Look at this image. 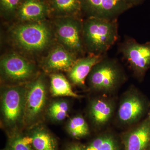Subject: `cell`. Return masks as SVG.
Returning a JSON list of instances; mask_svg holds the SVG:
<instances>
[{
    "mask_svg": "<svg viewBox=\"0 0 150 150\" xmlns=\"http://www.w3.org/2000/svg\"><path fill=\"white\" fill-rule=\"evenodd\" d=\"M144 110L142 100L136 96H131L121 103L118 110V117L122 122L130 123L139 118Z\"/></svg>",
    "mask_w": 150,
    "mask_h": 150,
    "instance_id": "obj_14",
    "label": "cell"
},
{
    "mask_svg": "<svg viewBox=\"0 0 150 150\" xmlns=\"http://www.w3.org/2000/svg\"><path fill=\"white\" fill-rule=\"evenodd\" d=\"M78 56L61 44L54 46L43 59V67L48 72L69 71Z\"/></svg>",
    "mask_w": 150,
    "mask_h": 150,
    "instance_id": "obj_10",
    "label": "cell"
},
{
    "mask_svg": "<svg viewBox=\"0 0 150 150\" xmlns=\"http://www.w3.org/2000/svg\"><path fill=\"white\" fill-rule=\"evenodd\" d=\"M10 35L18 48L30 54L46 49L52 43L53 36L52 28L45 21L20 23L12 27Z\"/></svg>",
    "mask_w": 150,
    "mask_h": 150,
    "instance_id": "obj_2",
    "label": "cell"
},
{
    "mask_svg": "<svg viewBox=\"0 0 150 150\" xmlns=\"http://www.w3.org/2000/svg\"><path fill=\"white\" fill-rule=\"evenodd\" d=\"M105 56V55L89 54L86 57L79 58L68 71V76L70 80L76 85L83 86L86 78L89 74L94 66Z\"/></svg>",
    "mask_w": 150,
    "mask_h": 150,
    "instance_id": "obj_12",
    "label": "cell"
},
{
    "mask_svg": "<svg viewBox=\"0 0 150 150\" xmlns=\"http://www.w3.org/2000/svg\"><path fill=\"white\" fill-rule=\"evenodd\" d=\"M51 91L55 96H70L80 97L73 91L71 85L64 75L59 74H52L51 76Z\"/></svg>",
    "mask_w": 150,
    "mask_h": 150,
    "instance_id": "obj_16",
    "label": "cell"
},
{
    "mask_svg": "<svg viewBox=\"0 0 150 150\" xmlns=\"http://www.w3.org/2000/svg\"><path fill=\"white\" fill-rule=\"evenodd\" d=\"M83 35L89 54L105 55L118 40L117 19L87 18L83 23Z\"/></svg>",
    "mask_w": 150,
    "mask_h": 150,
    "instance_id": "obj_1",
    "label": "cell"
},
{
    "mask_svg": "<svg viewBox=\"0 0 150 150\" xmlns=\"http://www.w3.org/2000/svg\"><path fill=\"white\" fill-rule=\"evenodd\" d=\"M125 150H149L150 148V122L146 121L130 132L124 140Z\"/></svg>",
    "mask_w": 150,
    "mask_h": 150,
    "instance_id": "obj_13",
    "label": "cell"
},
{
    "mask_svg": "<svg viewBox=\"0 0 150 150\" xmlns=\"http://www.w3.org/2000/svg\"><path fill=\"white\" fill-rule=\"evenodd\" d=\"M86 149V150H118L115 140L108 136L96 138Z\"/></svg>",
    "mask_w": 150,
    "mask_h": 150,
    "instance_id": "obj_20",
    "label": "cell"
},
{
    "mask_svg": "<svg viewBox=\"0 0 150 150\" xmlns=\"http://www.w3.org/2000/svg\"><path fill=\"white\" fill-rule=\"evenodd\" d=\"M112 109L108 103L97 100L93 103L91 108V113L95 122L103 124L108 121L112 115Z\"/></svg>",
    "mask_w": 150,
    "mask_h": 150,
    "instance_id": "obj_18",
    "label": "cell"
},
{
    "mask_svg": "<svg viewBox=\"0 0 150 150\" xmlns=\"http://www.w3.org/2000/svg\"><path fill=\"white\" fill-rule=\"evenodd\" d=\"M50 12L59 17L79 16L82 12L79 0H51Z\"/></svg>",
    "mask_w": 150,
    "mask_h": 150,
    "instance_id": "obj_15",
    "label": "cell"
},
{
    "mask_svg": "<svg viewBox=\"0 0 150 150\" xmlns=\"http://www.w3.org/2000/svg\"><path fill=\"white\" fill-rule=\"evenodd\" d=\"M67 150H86V149L80 145L73 144L70 146Z\"/></svg>",
    "mask_w": 150,
    "mask_h": 150,
    "instance_id": "obj_25",
    "label": "cell"
},
{
    "mask_svg": "<svg viewBox=\"0 0 150 150\" xmlns=\"http://www.w3.org/2000/svg\"><path fill=\"white\" fill-rule=\"evenodd\" d=\"M1 74L12 81H22L32 77L35 67L31 62L16 53L7 54L1 60Z\"/></svg>",
    "mask_w": 150,
    "mask_h": 150,
    "instance_id": "obj_8",
    "label": "cell"
},
{
    "mask_svg": "<svg viewBox=\"0 0 150 150\" xmlns=\"http://www.w3.org/2000/svg\"><path fill=\"white\" fill-rule=\"evenodd\" d=\"M68 129L71 136L77 139L85 137L89 133L87 123L83 117L79 116L74 117L70 120Z\"/></svg>",
    "mask_w": 150,
    "mask_h": 150,
    "instance_id": "obj_19",
    "label": "cell"
},
{
    "mask_svg": "<svg viewBox=\"0 0 150 150\" xmlns=\"http://www.w3.org/2000/svg\"><path fill=\"white\" fill-rule=\"evenodd\" d=\"M145 0H125L131 7L139 5L144 2Z\"/></svg>",
    "mask_w": 150,
    "mask_h": 150,
    "instance_id": "obj_24",
    "label": "cell"
},
{
    "mask_svg": "<svg viewBox=\"0 0 150 150\" xmlns=\"http://www.w3.org/2000/svg\"><path fill=\"white\" fill-rule=\"evenodd\" d=\"M69 108L67 103L64 101H56L50 106L49 113L54 120L63 121L67 117Z\"/></svg>",
    "mask_w": 150,
    "mask_h": 150,
    "instance_id": "obj_22",
    "label": "cell"
},
{
    "mask_svg": "<svg viewBox=\"0 0 150 150\" xmlns=\"http://www.w3.org/2000/svg\"><path fill=\"white\" fill-rule=\"evenodd\" d=\"M50 12L49 5L41 0H23L15 16L20 23L44 21Z\"/></svg>",
    "mask_w": 150,
    "mask_h": 150,
    "instance_id": "obj_11",
    "label": "cell"
},
{
    "mask_svg": "<svg viewBox=\"0 0 150 150\" xmlns=\"http://www.w3.org/2000/svg\"><path fill=\"white\" fill-rule=\"evenodd\" d=\"M55 35L60 44L77 56L86 51L83 35V21L79 16L57 17L54 22Z\"/></svg>",
    "mask_w": 150,
    "mask_h": 150,
    "instance_id": "obj_3",
    "label": "cell"
},
{
    "mask_svg": "<svg viewBox=\"0 0 150 150\" xmlns=\"http://www.w3.org/2000/svg\"><path fill=\"white\" fill-rule=\"evenodd\" d=\"M87 18L116 19L131 8L125 0H79Z\"/></svg>",
    "mask_w": 150,
    "mask_h": 150,
    "instance_id": "obj_6",
    "label": "cell"
},
{
    "mask_svg": "<svg viewBox=\"0 0 150 150\" xmlns=\"http://www.w3.org/2000/svg\"><path fill=\"white\" fill-rule=\"evenodd\" d=\"M32 143L30 137L14 135L9 140L6 150H33L31 146Z\"/></svg>",
    "mask_w": 150,
    "mask_h": 150,
    "instance_id": "obj_21",
    "label": "cell"
},
{
    "mask_svg": "<svg viewBox=\"0 0 150 150\" xmlns=\"http://www.w3.org/2000/svg\"><path fill=\"white\" fill-rule=\"evenodd\" d=\"M46 84L43 78H38L25 88L23 118L27 123L38 117L46 104Z\"/></svg>",
    "mask_w": 150,
    "mask_h": 150,
    "instance_id": "obj_7",
    "label": "cell"
},
{
    "mask_svg": "<svg viewBox=\"0 0 150 150\" xmlns=\"http://www.w3.org/2000/svg\"><path fill=\"white\" fill-rule=\"evenodd\" d=\"M23 0H0L1 13L5 17L15 15Z\"/></svg>",
    "mask_w": 150,
    "mask_h": 150,
    "instance_id": "obj_23",
    "label": "cell"
},
{
    "mask_svg": "<svg viewBox=\"0 0 150 150\" xmlns=\"http://www.w3.org/2000/svg\"><path fill=\"white\" fill-rule=\"evenodd\" d=\"M149 117H150V116H149Z\"/></svg>",
    "mask_w": 150,
    "mask_h": 150,
    "instance_id": "obj_26",
    "label": "cell"
},
{
    "mask_svg": "<svg viewBox=\"0 0 150 150\" xmlns=\"http://www.w3.org/2000/svg\"><path fill=\"white\" fill-rule=\"evenodd\" d=\"M88 76L90 84L93 88L107 91L117 86L121 81L122 73L117 62L105 56L94 66Z\"/></svg>",
    "mask_w": 150,
    "mask_h": 150,
    "instance_id": "obj_4",
    "label": "cell"
},
{
    "mask_svg": "<svg viewBox=\"0 0 150 150\" xmlns=\"http://www.w3.org/2000/svg\"><path fill=\"white\" fill-rule=\"evenodd\" d=\"M25 89L21 86L8 88L2 99V108L5 121L9 125L16 124L23 117Z\"/></svg>",
    "mask_w": 150,
    "mask_h": 150,
    "instance_id": "obj_9",
    "label": "cell"
},
{
    "mask_svg": "<svg viewBox=\"0 0 150 150\" xmlns=\"http://www.w3.org/2000/svg\"><path fill=\"white\" fill-rule=\"evenodd\" d=\"M120 53L134 72L143 75L150 67V42L140 43L131 38L121 43Z\"/></svg>",
    "mask_w": 150,
    "mask_h": 150,
    "instance_id": "obj_5",
    "label": "cell"
},
{
    "mask_svg": "<svg viewBox=\"0 0 150 150\" xmlns=\"http://www.w3.org/2000/svg\"><path fill=\"white\" fill-rule=\"evenodd\" d=\"M30 137L32 139L33 146L35 150H57L56 139L44 129H36Z\"/></svg>",
    "mask_w": 150,
    "mask_h": 150,
    "instance_id": "obj_17",
    "label": "cell"
}]
</instances>
